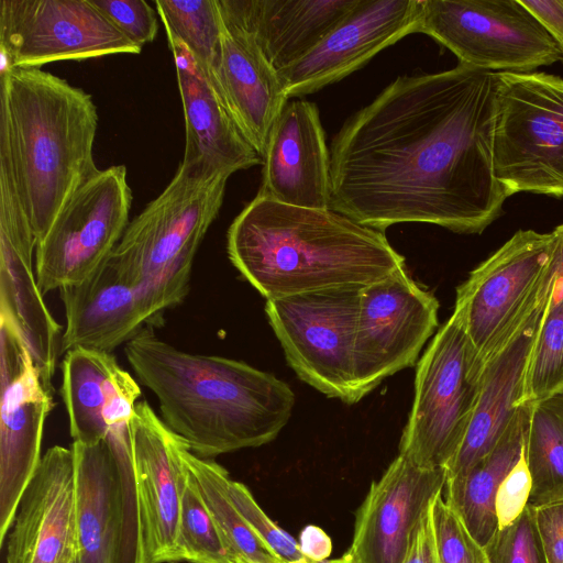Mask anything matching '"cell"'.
Returning <instances> with one entry per match:
<instances>
[{"instance_id": "3", "label": "cell", "mask_w": 563, "mask_h": 563, "mask_svg": "<svg viewBox=\"0 0 563 563\" xmlns=\"http://www.w3.org/2000/svg\"><path fill=\"white\" fill-rule=\"evenodd\" d=\"M233 266L266 300L331 288H364L406 268L383 231L331 209L258 195L227 235Z\"/></svg>"}, {"instance_id": "5", "label": "cell", "mask_w": 563, "mask_h": 563, "mask_svg": "<svg viewBox=\"0 0 563 563\" xmlns=\"http://www.w3.org/2000/svg\"><path fill=\"white\" fill-rule=\"evenodd\" d=\"M229 178L201 163L181 162L113 250L112 256L142 290L155 325L186 297L194 258L220 212Z\"/></svg>"}, {"instance_id": "46", "label": "cell", "mask_w": 563, "mask_h": 563, "mask_svg": "<svg viewBox=\"0 0 563 563\" xmlns=\"http://www.w3.org/2000/svg\"><path fill=\"white\" fill-rule=\"evenodd\" d=\"M74 563H78L77 560Z\"/></svg>"}, {"instance_id": "32", "label": "cell", "mask_w": 563, "mask_h": 563, "mask_svg": "<svg viewBox=\"0 0 563 563\" xmlns=\"http://www.w3.org/2000/svg\"><path fill=\"white\" fill-rule=\"evenodd\" d=\"M563 389V290L555 288L545 310L527 373L525 402Z\"/></svg>"}, {"instance_id": "25", "label": "cell", "mask_w": 563, "mask_h": 563, "mask_svg": "<svg viewBox=\"0 0 563 563\" xmlns=\"http://www.w3.org/2000/svg\"><path fill=\"white\" fill-rule=\"evenodd\" d=\"M60 394L73 441L95 442L129 428L141 388L112 353L75 349L62 364Z\"/></svg>"}, {"instance_id": "22", "label": "cell", "mask_w": 563, "mask_h": 563, "mask_svg": "<svg viewBox=\"0 0 563 563\" xmlns=\"http://www.w3.org/2000/svg\"><path fill=\"white\" fill-rule=\"evenodd\" d=\"M553 287L507 343L485 362L476 405L463 442L445 466L446 478L464 472L490 452L526 404L530 357Z\"/></svg>"}, {"instance_id": "12", "label": "cell", "mask_w": 563, "mask_h": 563, "mask_svg": "<svg viewBox=\"0 0 563 563\" xmlns=\"http://www.w3.org/2000/svg\"><path fill=\"white\" fill-rule=\"evenodd\" d=\"M0 544L42 460L44 423L53 393L21 332L0 314Z\"/></svg>"}, {"instance_id": "23", "label": "cell", "mask_w": 563, "mask_h": 563, "mask_svg": "<svg viewBox=\"0 0 563 563\" xmlns=\"http://www.w3.org/2000/svg\"><path fill=\"white\" fill-rule=\"evenodd\" d=\"M223 21L221 55L211 82L245 139L263 158L289 96L254 38Z\"/></svg>"}, {"instance_id": "31", "label": "cell", "mask_w": 563, "mask_h": 563, "mask_svg": "<svg viewBox=\"0 0 563 563\" xmlns=\"http://www.w3.org/2000/svg\"><path fill=\"white\" fill-rule=\"evenodd\" d=\"M167 35L178 40L211 81L221 55L223 21L218 0H155Z\"/></svg>"}, {"instance_id": "37", "label": "cell", "mask_w": 563, "mask_h": 563, "mask_svg": "<svg viewBox=\"0 0 563 563\" xmlns=\"http://www.w3.org/2000/svg\"><path fill=\"white\" fill-rule=\"evenodd\" d=\"M104 16L139 47L154 41L157 13L145 0H90Z\"/></svg>"}, {"instance_id": "33", "label": "cell", "mask_w": 563, "mask_h": 563, "mask_svg": "<svg viewBox=\"0 0 563 563\" xmlns=\"http://www.w3.org/2000/svg\"><path fill=\"white\" fill-rule=\"evenodd\" d=\"M179 537L184 562L232 563L220 529L188 468L183 487Z\"/></svg>"}, {"instance_id": "29", "label": "cell", "mask_w": 563, "mask_h": 563, "mask_svg": "<svg viewBox=\"0 0 563 563\" xmlns=\"http://www.w3.org/2000/svg\"><path fill=\"white\" fill-rule=\"evenodd\" d=\"M183 460L211 511L232 563H287L254 533L228 494V471L212 459L195 455L187 445Z\"/></svg>"}, {"instance_id": "21", "label": "cell", "mask_w": 563, "mask_h": 563, "mask_svg": "<svg viewBox=\"0 0 563 563\" xmlns=\"http://www.w3.org/2000/svg\"><path fill=\"white\" fill-rule=\"evenodd\" d=\"M59 291L66 317L63 352L112 353L155 325L142 290L112 253L86 279Z\"/></svg>"}, {"instance_id": "38", "label": "cell", "mask_w": 563, "mask_h": 563, "mask_svg": "<svg viewBox=\"0 0 563 563\" xmlns=\"http://www.w3.org/2000/svg\"><path fill=\"white\" fill-rule=\"evenodd\" d=\"M531 489V475L522 448L519 460L505 476L495 496L498 530L515 522L528 508Z\"/></svg>"}, {"instance_id": "30", "label": "cell", "mask_w": 563, "mask_h": 563, "mask_svg": "<svg viewBox=\"0 0 563 563\" xmlns=\"http://www.w3.org/2000/svg\"><path fill=\"white\" fill-rule=\"evenodd\" d=\"M529 506L563 500V389L531 404L525 433Z\"/></svg>"}, {"instance_id": "26", "label": "cell", "mask_w": 563, "mask_h": 563, "mask_svg": "<svg viewBox=\"0 0 563 563\" xmlns=\"http://www.w3.org/2000/svg\"><path fill=\"white\" fill-rule=\"evenodd\" d=\"M358 0H218L224 21L249 33L277 70L295 64Z\"/></svg>"}, {"instance_id": "4", "label": "cell", "mask_w": 563, "mask_h": 563, "mask_svg": "<svg viewBox=\"0 0 563 563\" xmlns=\"http://www.w3.org/2000/svg\"><path fill=\"white\" fill-rule=\"evenodd\" d=\"M97 107L89 93L41 68H1L0 163L10 170L38 242L99 169Z\"/></svg>"}, {"instance_id": "41", "label": "cell", "mask_w": 563, "mask_h": 563, "mask_svg": "<svg viewBox=\"0 0 563 563\" xmlns=\"http://www.w3.org/2000/svg\"><path fill=\"white\" fill-rule=\"evenodd\" d=\"M332 562L335 563L334 559ZM404 563H440L434 549L429 510L419 526Z\"/></svg>"}, {"instance_id": "11", "label": "cell", "mask_w": 563, "mask_h": 563, "mask_svg": "<svg viewBox=\"0 0 563 563\" xmlns=\"http://www.w3.org/2000/svg\"><path fill=\"white\" fill-rule=\"evenodd\" d=\"M124 165L99 169L59 211L35 249L43 296L86 279L113 252L128 224L132 191Z\"/></svg>"}, {"instance_id": "2", "label": "cell", "mask_w": 563, "mask_h": 563, "mask_svg": "<svg viewBox=\"0 0 563 563\" xmlns=\"http://www.w3.org/2000/svg\"><path fill=\"white\" fill-rule=\"evenodd\" d=\"M163 422L201 459L273 441L287 424L295 394L244 362L180 351L146 328L124 346Z\"/></svg>"}, {"instance_id": "6", "label": "cell", "mask_w": 563, "mask_h": 563, "mask_svg": "<svg viewBox=\"0 0 563 563\" xmlns=\"http://www.w3.org/2000/svg\"><path fill=\"white\" fill-rule=\"evenodd\" d=\"M494 173L506 198L563 197V78L496 73Z\"/></svg>"}, {"instance_id": "27", "label": "cell", "mask_w": 563, "mask_h": 563, "mask_svg": "<svg viewBox=\"0 0 563 563\" xmlns=\"http://www.w3.org/2000/svg\"><path fill=\"white\" fill-rule=\"evenodd\" d=\"M78 563H112L118 530V442L73 441Z\"/></svg>"}, {"instance_id": "15", "label": "cell", "mask_w": 563, "mask_h": 563, "mask_svg": "<svg viewBox=\"0 0 563 563\" xmlns=\"http://www.w3.org/2000/svg\"><path fill=\"white\" fill-rule=\"evenodd\" d=\"M130 430L141 563L184 562L179 532L187 468L181 452L187 444L146 401L135 405Z\"/></svg>"}, {"instance_id": "40", "label": "cell", "mask_w": 563, "mask_h": 563, "mask_svg": "<svg viewBox=\"0 0 563 563\" xmlns=\"http://www.w3.org/2000/svg\"><path fill=\"white\" fill-rule=\"evenodd\" d=\"M556 43L563 55V0H519Z\"/></svg>"}, {"instance_id": "36", "label": "cell", "mask_w": 563, "mask_h": 563, "mask_svg": "<svg viewBox=\"0 0 563 563\" xmlns=\"http://www.w3.org/2000/svg\"><path fill=\"white\" fill-rule=\"evenodd\" d=\"M228 494L254 533L279 559L290 563L305 558L298 541L292 539L266 516L244 484L230 478Z\"/></svg>"}, {"instance_id": "45", "label": "cell", "mask_w": 563, "mask_h": 563, "mask_svg": "<svg viewBox=\"0 0 563 563\" xmlns=\"http://www.w3.org/2000/svg\"><path fill=\"white\" fill-rule=\"evenodd\" d=\"M174 563H183V562H174ZM185 563H188V562H185Z\"/></svg>"}, {"instance_id": "35", "label": "cell", "mask_w": 563, "mask_h": 563, "mask_svg": "<svg viewBox=\"0 0 563 563\" xmlns=\"http://www.w3.org/2000/svg\"><path fill=\"white\" fill-rule=\"evenodd\" d=\"M485 549L489 563H548L530 506Z\"/></svg>"}, {"instance_id": "16", "label": "cell", "mask_w": 563, "mask_h": 563, "mask_svg": "<svg viewBox=\"0 0 563 563\" xmlns=\"http://www.w3.org/2000/svg\"><path fill=\"white\" fill-rule=\"evenodd\" d=\"M422 0H358L327 35L278 75L289 98L342 80L402 37L419 32Z\"/></svg>"}, {"instance_id": "7", "label": "cell", "mask_w": 563, "mask_h": 563, "mask_svg": "<svg viewBox=\"0 0 563 563\" xmlns=\"http://www.w3.org/2000/svg\"><path fill=\"white\" fill-rule=\"evenodd\" d=\"M553 251L552 232L519 230L456 288L452 314L484 364L552 289Z\"/></svg>"}, {"instance_id": "39", "label": "cell", "mask_w": 563, "mask_h": 563, "mask_svg": "<svg viewBox=\"0 0 563 563\" xmlns=\"http://www.w3.org/2000/svg\"><path fill=\"white\" fill-rule=\"evenodd\" d=\"M548 563H563V500L531 507Z\"/></svg>"}, {"instance_id": "28", "label": "cell", "mask_w": 563, "mask_h": 563, "mask_svg": "<svg viewBox=\"0 0 563 563\" xmlns=\"http://www.w3.org/2000/svg\"><path fill=\"white\" fill-rule=\"evenodd\" d=\"M530 407V402L520 406L490 452L464 472L446 478L444 499L484 548L498 531L495 496L521 455Z\"/></svg>"}, {"instance_id": "14", "label": "cell", "mask_w": 563, "mask_h": 563, "mask_svg": "<svg viewBox=\"0 0 563 563\" xmlns=\"http://www.w3.org/2000/svg\"><path fill=\"white\" fill-rule=\"evenodd\" d=\"M439 301L406 268L360 290L354 341L357 402L384 379L412 366L438 328Z\"/></svg>"}, {"instance_id": "18", "label": "cell", "mask_w": 563, "mask_h": 563, "mask_svg": "<svg viewBox=\"0 0 563 563\" xmlns=\"http://www.w3.org/2000/svg\"><path fill=\"white\" fill-rule=\"evenodd\" d=\"M445 483L444 467H420L398 454L372 483L356 514L351 547L335 563H404Z\"/></svg>"}, {"instance_id": "34", "label": "cell", "mask_w": 563, "mask_h": 563, "mask_svg": "<svg viewBox=\"0 0 563 563\" xmlns=\"http://www.w3.org/2000/svg\"><path fill=\"white\" fill-rule=\"evenodd\" d=\"M429 517L440 563H489L486 549L478 543L446 503L443 493L432 500Z\"/></svg>"}, {"instance_id": "10", "label": "cell", "mask_w": 563, "mask_h": 563, "mask_svg": "<svg viewBox=\"0 0 563 563\" xmlns=\"http://www.w3.org/2000/svg\"><path fill=\"white\" fill-rule=\"evenodd\" d=\"M362 288L268 299L265 312L297 376L328 397L355 404L354 341Z\"/></svg>"}, {"instance_id": "20", "label": "cell", "mask_w": 563, "mask_h": 563, "mask_svg": "<svg viewBox=\"0 0 563 563\" xmlns=\"http://www.w3.org/2000/svg\"><path fill=\"white\" fill-rule=\"evenodd\" d=\"M257 195L295 207L330 209V150L314 102L298 98L285 106L263 157Z\"/></svg>"}, {"instance_id": "17", "label": "cell", "mask_w": 563, "mask_h": 563, "mask_svg": "<svg viewBox=\"0 0 563 563\" xmlns=\"http://www.w3.org/2000/svg\"><path fill=\"white\" fill-rule=\"evenodd\" d=\"M36 238L9 168L0 163V314L21 332L51 388L62 352V327L49 313L33 264Z\"/></svg>"}, {"instance_id": "19", "label": "cell", "mask_w": 563, "mask_h": 563, "mask_svg": "<svg viewBox=\"0 0 563 563\" xmlns=\"http://www.w3.org/2000/svg\"><path fill=\"white\" fill-rule=\"evenodd\" d=\"M5 563L77 560L76 471L73 448L45 452L7 536Z\"/></svg>"}, {"instance_id": "44", "label": "cell", "mask_w": 563, "mask_h": 563, "mask_svg": "<svg viewBox=\"0 0 563 563\" xmlns=\"http://www.w3.org/2000/svg\"><path fill=\"white\" fill-rule=\"evenodd\" d=\"M290 563H333V562H332V560H325V561H322V562H316V561L309 560V559H307L305 556L301 560H298V561H295V562H290Z\"/></svg>"}, {"instance_id": "9", "label": "cell", "mask_w": 563, "mask_h": 563, "mask_svg": "<svg viewBox=\"0 0 563 563\" xmlns=\"http://www.w3.org/2000/svg\"><path fill=\"white\" fill-rule=\"evenodd\" d=\"M419 33L460 60L492 73H529L563 60L556 43L519 0H422Z\"/></svg>"}, {"instance_id": "42", "label": "cell", "mask_w": 563, "mask_h": 563, "mask_svg": "<svg viewBox=\"0 0 563 563\" xmlns=\"http://www.w3.org/2000/svg\"><path fill=\"white\" fill-rule=\"evenodd\" d=\"M298 544L303 556L316 562L325 561L332 551L330 537L321 528L311 525L301 530Z\"/></svg>"}, {"instance_id": "13", "label": "cell", "mask_w": 563, "mask_h": 563, "mask_svg": "<svg viewBox=\"0 0 563 563\" xmlns=\"http://www.w3.org/2000/svg\"><path fill=\"white\" fill-rule=\"evenodd\" d=\"M0 51L1 68H40L142 48L90 0H0Z\"/></svg>"}, {"instance_id": "8", "label": "cell", "mask_w": 563, "mask_h": 563, "mask_svg": "<svg viewBox=\"0 0 563 563\" xmlns=\"http://www.w3.org/2000/svg\"><path fill=\"white\" fill-rule=\"evenodd\" d=\"M484 365L452 314L418 362L399 454L420 467L445 468L467 431Z\"/></svg>"}, {"instance_id": "1", "label": "cell", "mask_w": 563, "mask_h": 563, "mask_svg": "<svg viewBox=\"0 0 563 563\" xmlns=\"http://www.w3.org/2000/svg\"><path fill=\"white\" fill-rule=\"evenodd\" d=\"M496 73L465 64L397 77L330 146V209L383 231L405 222L482 233L506 196L494 173Z\"/></svg>"}, {"instance_id": "24", "label": "cell", "mask_w": 563, "mask_h": 563, "mask_svg": "<svg viewBox=\"0 0 563 563\" xmlns=\"http://www.w3.org/2000/svg\"><path fill=\"white\" fill-rule=\"evenodd\" d=\"M173 53L185 119L184 163H201L231 176L263 165V158L245 139L213 84L188 49L167 35Z\"/></svg>"}, {"instance_id": "43", "label": "cell", "mask_w": 563, "mask_h": 563, "mask_svg": "<svg viewBox=\"0 0 563 563\" xmlns=\"http://www.w3.org/2000/svg\"><path fill=\"white\" fill-rule=\"evenodd\" d=\"M552 234L554 236L552 269L555 278V288L563 290V223L558 225Z\"/></svg>"}]
</instances>
